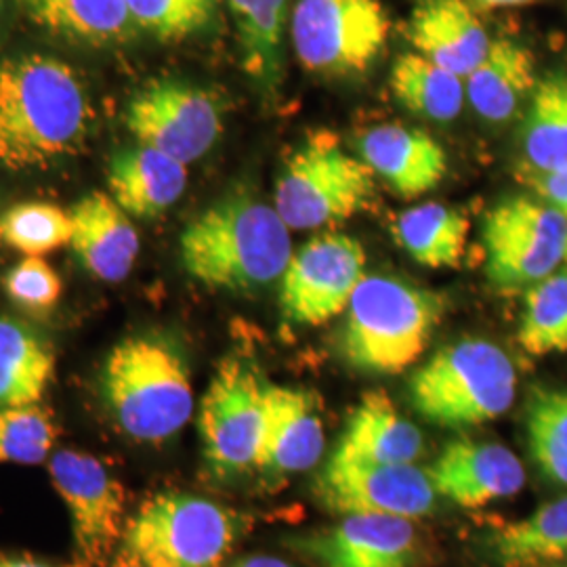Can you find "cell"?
<instances>
[{
	"label": "cell",
	"instance_id": "obj_1",
	"mask_svg": "<svg viewBox=\"0 0 567 567\" xmlns=\"http://www.w3.org/2000/svg\"><path fill=\"white\" fill-rule=\"evenodd\" d=\"M93 107L79 74L49 55L0 61V164L39 168L81 150Z\"/></svg>",
	"mask_w": 567,
	"mask_h": 567
},
{
	"label": "cell",
	"instance_id": "obj_2",
	"mask_svg": "<svg viewBox=\"0 0 567 567\" xmlns=\"http://www.w3.org/2000/svg\"><path fill=\"white\" fill-rule=\"evenodd\" d=\"M292 252L290 227L276 206L246 194L213 204L182 236L185 271L215 290L246 292L276 282Z\"/></svg>",
	"mask_w": 567,
	"mask_h": 567
},
{
	"label": "cell",
	"instance_id": "obj_3",
	"mask_svg": "<svg viewBox=\"0 0 567 567\" xmlns=\"http://www.w3.org/2000/svg\"><path fill=\"white\" fill-rule=\"evenodd\" d=\"M103 404L122 433L158 444L194 414V386L179 349L156 334L116 344L102 370Z\"/></svg>",
	"mask_w": 567,
	"mask_h": 567
},
{
	"label": "cell",
	"instance_id": "obj_4",
	"mask_svg": "<svg viewBox=\"0 0 567 567\" xmlns=\"http://www.w3.org/2000/svg\"><path fill=\"white\" fill-rule=\"evenodd\" d=\"M444 313L446 303L433 290L365 276L344 309V360L368 374H400L425 353Z\"/></svg>",
	"mask_w": 567,
	"mask_h": 567
},
{
	"label": "cell",
	"instance_id": "obj_5",
	"mask_svg": "<svg viewBox=\"0 0 567 567\" xmlns=\"http://www.w3.org/2000/svg\"><path fill=\"white\" fill-rule=\"evenodd\" d=\"M517 374L507 353L486 339L442 347L410 379V402L433 425L468 429L501 419L515 402Z\"/></svg>",
	"mask_w": 567,
	"mask_h": 567
},
{
	"label": "cell",
	"instance_id": "obj_6",
	"mask_svg": "<svg viewBox=\"0 0 567 567\" xmlns=\"http://www.w3.org/2000/svg\"><path fill=\"white\" fill-rule=\"evenodd\" d=\"M238 538L236 513L208 498L163 492L145 501L122 534L124 567H221Z\"/></svg>",
	"mask_w": 567,
	"mask_h": 567
},
{
	"label": "cell",
	"instance_id": "obj_7",
	"mask_svg": "<svg viewBox=\"0 0 567 567\" xmlns=\"http://www.w3.org/2000/svg\"><path fill=\"white\" fill-rule=\"evenodd\" d=\"M377 196L374 173L332 133H316L290 154L276 183V210L290 229L343 224Z\"/></svg>",
	"mask_w": 567,
	"mask_h": 567
},
{
	"label": "cell",
	"instance_id": "obj_8",
	"mask_svg": "<svg viewBox=\"0 0 567 567\" xmlns=\"http://www.w3.org/2000/svg\"><path fill=\"white\" fill-rule=\"evenodd\" d=\"M389 30L381 0H299L290 20L297 60L322 76L365 72L383 53Z\"/></svg>",
	"mask_w": 567,
	"mask_h": 567
},
{
	"label": "cell",
	"instance_id": "obj_9",
	"mask_svg": "<svg viewBox=\"0 0 567 567\" xmlns=\"http://www.w3.org/2000/svg\"><path fill=\"white\" fill-rule=\"evenodd\" d=\"M482 243L487 282L498 290H522L564 261L567 219L540 198L513 196L487 210Z\"/></svg>",
	"mask_w": 567,
	"mask_h": 567
},
{
	"label": "cell",
	"instance_id": "obj_10",
	"mask_svg": "<svg viewBox=\"0 0 567 567\" xmlns=\"http://www.w3.org/2000/svg\"><path fill=\"white\" fill-rule=\"evenodd\" d=\"M267 385L255 365L227 358L206 389L198 429L206 465L217 477L229 480L257 468Z\"/></svg>",
	"mask_w": 567,
	"mask_h": 567
},
{
	"label": "cell",
	"instance_id": "obj_11",
	"mask_svg": "<svg viewBox=\"0 0 567 567\" xmlns=\"http://www.w3.org/2000/svg\"><path fill=\"white\" fill-rule=\"evenodd\" d=\"M126 126L137 143L192 164L219 142L224 110L219 100L198 84L161 79L147 82L131 100Z\"/></svg>",
	"mask_w": 567,
	"mask_h": 567
},
{
	"label": "cell",
	"instance_id": "obj_12",
	"mask_svg": "<svg viewBox=\"0 0 567 567\" xmlns=\"http://www.w3.org/2000/svg\"><path fill=\"white\" fill-rule=\"evenodd\" d=\"M365 278V250L347 234L313 236L292 252L280 278L282 316L297 326H322L344 313Z\"/></svg>",
	"mask_w": 567,
	"mask_h": 567
},
{
	"label": "cell",
	"instance_id": "obj_13",
	"mask_svg": "<svg viewBox=\"0 0 567 567\" xmlns=\"http://www.w3.org/2000/svg\"><path fill=\"white\" fill-rule=\"evenodd\" d=\"M316 498L334 515L419 519L433 513L437 492L426 468L332 458L316 477Z\"/></svg>",
	"mask_w": 567,
	"mask_h": 567
},
{
	"label": "cell",
	"instance_id": "obj_14",
	"mask_svg": "<svg viewBox=\"0 0 567 567\" xmlns=\"http://www.w3.org/2000/svg\"><path fill=\"white\" fill-rule=\"evenodd\" d=\"M53 486L70 513L76 555L84 566H102L124 534L126 494L100 458L61 450L51 456Z\"/></svg>",
	"mask_w": 567,
	"mask_h": 567
},
{
	"label": "cell",
	"instance_id": "obj_15",
	"mask_svg": "<svg viewBox=\"0 0 567 567\" xmlns=\"http://www.w3.org/2000/svg\"><path fill=\"white\" fill-rule=\"evenodd\" d=\"M316 567H412L416 561V529L410 519L379 515H347L292 540Z\"/></svg>",
	"mask_w": 567,
	"mask_h": 567
},
{
	"label": "cell",
	"instance_id": "obj_16",
	"mask_svg": "<svg viewBox=\"0 0 567 567\" xmlns=\"http://www.w3.org/2000/svg\"><path fill=\"white\" fill-rule=\"evenodd\" d=\"M437 496L465 508L486 507L526 486V468L503 444L452 440L426 468Z\"/></svg>",
	"mask_w": 567,
	"mask_h": 567
},
{
	"label": "cell",
	"instance_id": "obj_17",
	"mask_svg": "<svg viewBox=\"0 0 567 567\" xmlns=\"http://www.w3.org/2000/svg\"><path fill=\"white\" fill-rule=\"evenodd\" d=\"M324 421L316 400L295 386L267 385L257 468L274 477L309 471L324 454Z\"/></svg>",
	"mask_w": 567,
	"mask_h": 567
},
{
	"label": "cell",
	"instance_id": "obj_18",
	"mask_svg": "<svg viewBox=\"0 0 567 567\" xmlns=\"http://www.w3.org/2000/svg\"><path fill=\"white\" fill-rule=\"evenodd\" d=\"M365 166L402 198H419L447 175L446 150L421 128L381 124L358 143Z\"/></svg>",
	"mask_w": 567,
	"mask_h": 567
},
{
	"label": "cell",
	"instance_id": "obj_19",
	"mask_svg": "<svg viewBox=\"0 0 567 567\" xmlns=\"http://www.w3.org/2000/svg\"><path fill=\"white\" fill-rule=\"evenodd\" d=\"M408 39L416 53L463 79L486 58L492 44L466 0H421L412 11Z\"/></svg>",
	"mask_w": 567,
	"mask_h": 567
},
{
	"label": "cell",
	"instance_id": "obj_20",
	"mask_svg": "<svg viewBox=\"0 0 567 567\" xmlns=\"http://www.w3.org/2000/svg\"><path fill=\"white\" fill-rule=\"evenodd\" d=\"M425 440L381 389L364 393L351 412L332 458L379 465H416Z\"/></svg>",
	"mask_w": 567,
	"mask_h": 567
},
{
	"label": "cell",
	"instance_id": "obj_21",
	"mask_svg": "<svg viewBox=\"0 0 567 567\" xmlns=\"http://www.w3.org/2000/svg\"><path fill=\"white\" fill-rule=\"evenodd\" d=\"M72 248L102 282L126 280L140 257V234L112 196L95 192L72 208Z\"/></svg>",
	"mask_w": 567,
	"mask_h": 567
},
{
	"label": "cell",
	"instance_id": "obj_22",
	"mask_svg": "<svg viewBox=\"0 0 567 567\" xmlns=\"http://www.w3.org/2000/svg\"><path fill=\"white\" fill-rule=\"evenodd\" d=\"M107 185L126 215L154 219L182 198L187 187V164L140 143L114 154Z\"/></svg>",
	"mask_w": 567,
	"mask_h": 567
},
{
	"label": "cell",
	"instance_id": "obj_23",
	"mask_svg": "<svg viewBox=\"0 0 567 567\" xmlns=\"http://www.w3.org/2000/svg\"><path fill=\"white\" fill-rule=\"evenodd\" d=\"M534 58L508 39L494 41L465 79L466 102L487 122L511 121L536 89Z\"/></svg>",
	"mask_w": 567,
	"mask_h": 567
},
{
	"label": "cell",
	"instance_id": "obj_24",
	"mask_svg": "<svg viewBox=\"0 0 567 567\" xmlns=\"http://www.w3.org/2000/svg\"><path fill=\"white\" fill-rule=\"evenodd\" d=\"M25 13L51 34L91 47L128 41L137 23L124 0H21Z\"/></svg>",
	"mask_w": 567,
	"mask_h": 567
},
{
	"label": "cell",
	"instance_id": "obj_25",
	"mask_svg": "<svg viewBox=\"0 0 567 567\" xmlns=\"http://www.w3.org/2000/svg\"><path fill=\"white\" fill-rule=\"evenodd\" d=\"M393 238L426 269H450L465 257L471 221L461 208L442 203H423L398 215Z\"/></svg>",
	"mask_w": 567,
	"mask_h": 567
},
{
	"label": "cell",
	"instance_id": "obj_26",
	"mask_svg": "<svg viewBox=\"0 0 567 567\" xmlns=\"http://www.w3.org/2000/svg\"><path fill=\"white\" fill-rule=\"evenodd\" d=\"M53 370L51 344L30 326L0 316V410L39 404Z\"/></svg>",
	"mask_w": 567,
	"mask_h": 567
},
{
	"label": "cell",
	"instance_id": "obj_27",
	"mask_svg": "<svg viewBox=\"0 0 567 567\" xmlns=\"http://www.w3.org/2000/svg\"><path fill=\"white\" fill-rule=\"evenodd\" d=\"M489 553L501 567H543L567 557V496L496 529Z\"/></svg>",
	"mask_w": 567,
	"mask_h": 567
},
{
	"label": "cell",
	"instance_id": "obj_28",
	"mask_svg": "<svg viewBox=\"0 0 567 567\" xmlns=\"http://www.w3.org/2000/svg\"><path fill=\"white\" fill-rule=\"evenodd\" d=\"M391 91L410 114L431 122L458 118L466 102L465 79L416 51L400 55L393 63Z\"/></svg>",
	"mask_w": 567,
	"mask_h": 567
},
{
	"label": "cell",
	"instance_id": "obj_29",
	"mask_svg": "<svg viewBox=\"0 0 567 567\" xmlns=\"http://www.w3.org/2000/svg\"><path fill=\"white\" fill-rule=\"evenodd\" d=\"M524 152L534 175L567 171V76L555 74L536 84L524 124Z\"/></svg>",
	"mask_w": 567,
	"mask_h": 567
},
{
	"label": "cell",
	"instance_id": "obj_30",
	"mask_svg": "<svg viewBox=\"0 0 567 567\" xmlns=\"http://www.w3.org/2000/svg\"><path fill=\"white\" fill-rule=\"evenodd\" d=\"M236 21L246 72L274 86L282 74V42L288 0H225Z\"/></svg>",
	"mask_w": 567,
	"mask_h": 567
},
{
	"label": "cell",
	"instance_id": "obj_31",
	"mask_svg": "<svg viewBox=\"0 0 567 567\" xmlns=\"http://www.w3.org/2000/svg\"><path fill=\"white\" fill-rule=\"evenodd\" d=\"M517 339L536 358L567 353V269L527 288Z\"/></svg>",
	"mask_w": 567,
	"mask_h": 567
},
{
	"label": "cell",
	"instance_id": "obj_32",
	"mask_svg": "<svg viewBox=\"0 0 567 567\" xmlns=\"http://www.w3.org/2000/svg\"><path fill=\"white\" fill-rule=\"evenodd\" d=\"M527 446L545 477L567 487V391H540L532 398Z\"/></svg>",
	"mask_w": 567,
	"mask_h": 567
},
{
	"label": "cell",
	"instance_id": "obj_33",
	"mask_svg": "<svg viewBox=\"0 0 567 567\" xmlns=\"http://www.w3.org/2000/svg\"><path fill=\"white\" fill-rule=\"evenodd\" d=\"M72 213L58 204L23 203L11 206L2 217V240L25 257H42L72 244Z\"/></svg>",
	"mask_w": 567,
	"mask_h": 567
},
{
	"label": "cell",
	"instance_id": "obj_34",
	"mask_svg": "<svg viewBox=\"0 0 567 567\" xmlns=\"http://www.w3.org/2000/svg\"><path fill=\"white\" fill-rule=\"evenodd\" d=\"M58 440V426L39 404L0 410V465L42 463Z\"/></svg>",
	"mask_w": 567,
	"mask_h": 567
},
{
	"label": "cell",
	"instance_id": "obj_35",
	"mask_svg": "<svg viewBox=\"0 0 567 567\" xmlns=\"http://www.w3.org/2000/svg\"><path fill=\"white\" fill-rule=\"evenodd\" d=\"M137 28L163 42L204 32L217 16L219 0H124Z\"/></svg>",
	"mask_w": 567,
	"mask_h": 567
},
{
	"label": "cell",
	"instance_id": "obj_36",
	"mask_svg": "<svg viewBox=\"0 0 567 567\" xmlns=\"http://www.w3.org/2000/svg\"><path fill=\"white\" fill-rule=\"evenodd\" d=\"M4 290L25 311H49L60 301L63 286L58 271L44 259L25 257L7 274Z\"/></svg>",
	"mask_w": 567,
	"mask_h": 567
},
{
	"label": "cell",
	"instance_id": "obj_37",
	"mask_svg": "<svg viewBox=\"0 0 567 567\" xmlns=\"http://www.w3.org/2000/svg\"><path fill=\"white\" fill-rule=\"evenodd\" d=\"M529 187L536 192L540 200L557 208L567 219V171L550 173V175H527Z\"/></svg>",
	"mask_w": 567,
	"mask_h": 567
},
{
	"label": "cell",
	"instance_id": "obj_38",
	"mask_svg": "<svg viewBox=\"0 0 567 567\" xmlns=\"http://www.w3.org/2000/svg\"><path fill=\"white\" fill-rule=\"evenodd\" d=\"M231 567H295L288 561H284L280 557H271V555H250L244 557L240 561H236Z\"/></svg>",
	"mask_w": 567,
	"mask_h": 567
},
{
	"label": "cell",
	"instance_id": "obj_39",
	"mask_svg": "<svg viewBox=\"0 0 567 567\" xmlns=\"http://www.w3.org/2000/svg\"><path fill=\"white\" fill-rule=\"evenodd\" d=\"M475 2L486 9H507V7H526L536 0H475Z\"/></svg>",
	"mask_w": 567,
	"mask_h": 567
},
{
	"label": "cell",
	"instance_id": "obj_40",
	"mask_svg": "<svg viewBox=\"0 0 567 567\" xmlns=\"http://www.w3.org/2000/svg\"><path fill=\"white\" fill-rule=\"evenodd\" d=\"M0 567H51L41 561H34V559H23V557H7V559H0Z\"/></svg>",
	"mask_w": 567,
	"mask_h": 567
},
{
	"label": "cell",
	"instance_id": "obj_41",
	"mask_svg": "<svg viewBox=\"0 0 567 567\" xmlns=\"http://www.w3.org/2000/svg\"><path fill=\"white\" fill-rule=\"evenodd\" d=\"M4 244V240H2V217H0V246Z\"/></svg>",
	"mask_w": 567,
	"mask_h": 567
},
{
	"label": "cell",
	"instance_id": "obj_42",
	"mask_svg": "<svg viewBox=\"0 0 567 567\" xmlns=\"http://www.w3.org/2000/svg\"><path fill=\"white\" fill-rule=\"evenodd\" d=\"M564 264L567 265V244H566V255H564Z\"/></svg>",
	"mask_w": 567,
	"mask_h": 567
},
{
	"label": "cell",
	"instance_id": "obj_43",
	"mask_svg": "<svg viewBox=\"0 0 567 567\" xmlns=\"http://www.w3.org/2000/svg\"><path fill=\"white\" fill-rule=\"evenodd\" d=\"M0 11H2V0H0Z\"/></svg>",
	"mask_w": 567,
	"mask_h": 567
}]
</instances>
